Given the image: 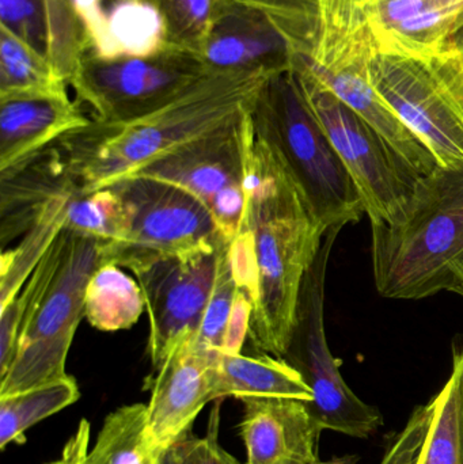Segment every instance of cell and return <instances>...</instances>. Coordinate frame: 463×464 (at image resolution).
<instances>
[{"label":"cell","instance_id":"obj_1","mask_svg":"<svg viewBox=\"0 0 463 464\" xmlns=\"http://www.w3.org/2000/svg\"><path fill=\"white\" fill-rule=\"evenodd\" d=\"M325 232L276 152L253 127L246 209L231 240V256L236 280L252 299L247 338L257 353L285 357L302 284Z\"/></svg>","mask_w":463,"mask_h":464},{"label":"cell","instance_id":"obj_2","mask_svg":"<svg viewBox=\"0 0 463 464\" xmlns=\"http://www.w3.org/2000/svg\"><path fill=\"white\" fill-rule=\"evenodd\" d=\"M271 73L215 72L165 108L132 121H92L54 147L81 195L132 176L249 111Z\"/></svg>","mask_w":463,"mask_h":464},{"label":"cell","instance_id":"obj_3","mask_svg":"<svg viewBox=\"0 0 463 464\" xmlns=\"http://www.w3.org/2000/svg\"><path fill=\"white\" fill-rule=\"evenodd\" d=\"M102 243L63 228L15 299L0 308V398L65 378Z\"/></svg>","mask_w":463,"mask_h":464},{"label":"cell","instance_id":"obj_4","mask_svg":"<svg viewBox=\"0 0 463 464\" xmlns=\"http://www.w3.org/2000/svg\"><path fill=\"white\" fill-rule=\"evenodd\" d=\"M372 275L378 294L421 300L449 291L463 261V166L420 177L402 214L371 225Z\"/></svg>","mask_w":463,"mask_h":464},{"label":"cell","instance_id":"obj_5","mask_svg":"<svg viewBox=\"0 0 463 464\" xmlns=\"http://www.w3.org/2000/svg\"><path fill=\"white\" fill-rule=\"evenodd\" d=\"M250 114L258 138L276 152L323 231L362 219L366 212L358 188L310 111L293 68L266 79Z\"/></svg>","mask_w":463,"mask_h":464},{"label":"cell","instance_id":"obj_6","mask_svg":"<svg viewBox=\"0 0 463 464\" xmlns=\"http://www.w3.org/2000/svg\"><path fill=\"white\" fill-rule=\"evenodd\" d=\"M370 78L440 168L463 166V54L399 53L374 46Z\"/></svg>","mask_w":463,"mask_h":464},{"label":"cell","instance_id":"obj_7","mask_svg":"<svg viewBox=\"0 0 463 464\" xmlns=\"http://www.w3.org/2000/svg\"><path fill=\"white\" fill-rule=\"evenodd\" d=\"M342 226L329 228L312 266L304 276L296 307L295 324L283 359L301 373L313 392L306 402L313 419L323 430L366 439L383 425L377 408L367 405L345 383L332 354L325 332V283L332 248Z\"/></svg>","mask_w":463,"mask_h":464},{"label":"cell","instance_id":"obj_8","mask_svg":"<svg viewBox=\"0 0 463 464\" xmlns=\"http://www.w3.org/2000/svg\"><path fill=\"white\" fill-rule=\"evenodd\" d=\"M293 70L310 111L358 188L370 225L394 222L423 176L296 59Z\"/></svg>","mask_w":463,"mask_h":464},{"label":"cell","instance_id":"obj_9","mask_svg":"<svg viewBox=\"0 0 463 464\" xmlns=\"http://www.w3.org/2000/svg\"><path fill=\"white\" fill-rule=\"evenodd\" d=\"M108 187L124 206L127 239L114 247L102 246V264L130 269L157 256L215 247L226 237L206 204L177 185L130 176Z\"/></svg>","mask_w":463,"mask_h":464},{"label":"cell","instance_id":"obj_10","mask_svg":"<svg viewBox=\"0 0 463 464\" xmlns=\"http://www.w3.org/2000/svg\"><path fill=\"white\" fill-rule=\"evenodd\" d=\"M252 108L132 176L162 179L192 193L211 211L223 237L233 240L246 209Z\"/></svg>","mask_w":463,"mask_h":464},{"label":"cell","instance_id":"obj_11","mask_svg":"<svg viewBox=\"0 0 463 464\" xmlns=\"http://www.w3.org/2000/svg\"><path fill=\"white\" fill-rule=\"evenodd\" d=\"M225 240L215 247L157 256L130 267L146 302L149 354L154 371L181 341L198 334Z\"/></svg>","mask_w":463,"mask_h":464},{"label":"cell","instance_id":"obj_12","mask_svg":"<svg viewBox=\"0 0 463 464\" xmlns=\"http://www.w3.org/2000/svg\"><path fill=\"white\" fill-rule=\"evenodd\" d=\"M211 72L195 63L170 59H125L83 68L75 76L82 100L95 121H132L165 108Z\"/></svg>","mask_w":463,"mask_h":464},{"label":"cell","instance_id":"obj_13","mask_svg":"<svg viewBox=\"0 0 463 464\" xmlns=\"http://www.w3.org/2000/svg\"><path fill=\"white\" fill-rule=\"evenodd\" d=\"M372 51L374 43H369L337 52L325 59L315 60L304 52H299L295 59L348 108L370 122L420 176H427L439 165L375 90L370 78Z\"/></svg>","mask_w":463,"mask_h":464},{"label":"cell","instance_id":"obj_14","mask_svg":"<svg viewBox=\"0 0 463 464\" xmlns=\"http://www.w3.org/2000/svg\"><path fill=\"white\" fill-rule=\"evenodd\" d=\"M215 351L185 338L154 371L147 427L160 452L189 435L196 417L212 401V359Z\"/></svg>","mask_w":463,"mask_h":464},{"label":"cell","instance_id":"obj_15","mask_svg":"<svg viewBox=\"0 0 463 464\" xmlns=\"http://www.w3.org/2000/svg\"><path fill=\"white\" fill-rule=\"evenodd\" d=\"M239 436L245 464H314L323 428L306 402L290 398H245Z\"/></svg>","mask_w":463,"mask_h":464},{"label":"cell","instance_id":"obj_16","mask_svg":"<svg viewBox=\"0 0 463 464\" xmlns=\"http://www.w3.org/2000/svg\"><path fill=\"white\" fill-rule=\"evenodd\" d=\"M90 122L67 94L0 97V176L18 170Z\"/></svg>","mask_w":463,"mask_h":464},{"label":"cell","instance_id":"obj_17","mask_svg":"<svg viewBox=\"0 0 463 464\" xmlns=\"http://www.w3.org/2000/svg\"><path fill=\"white\" fill-rule=\"evenodd\" d=\"M463 22V0H374L371 33L380 51L432 54Z\"/></svg>","mask_w":463,"mask_h":464},{"label":"cell","instance_id":"obj_18","mask_svg":"<svg viewBox=\"0 0 463 464\" xmlns=\"http://www.w3.org/2000/svg\"><path fill=\"white\" fill-rule=\"evenodd\" d=\"M0 242L24 235L60 196L78 193L56 147L33 158L7 176H0Z\"/></svg>","mask_w":463,"mask_h":464},{"label":"cell","instance_id":"obj_19","mask_svg":"<svg viewBox=\"0 0 463 464\" xmlns=\"http://www.w3.org/2000/svg\"><path fill=\"white\" fill-rule=\"evenodd\" d=\"M233 397L290 398L310 402L313 392L301 373L285 359L258 353L244 356L215 351L212 359V401Z\"/></svg>","mask_w":463,"mask_h":464},{"label":"cell","instance_id":"obj_20","mask_svg":"<svg viewBox=\"0 0 463 464\" xmlns=\"http://www.w3.org/2000/svg\"><path fill=\"white\" fill-rule=\"evenodd\" d=\"M103 62L119 56L146 59L157 53L165 37V19L151 3L119 0L108 13L84 19Z\"/></svg>","mask_w":463,"mask_h":464},{"label":"cell","instance_id":"obj_21","mask_svg":"<svg viewBox=\"0 0 463 464\" xmlns=\"http://www.w3.org/2000/svg\"><path fill=\"white\" fill-rule=\"evenodd\" d=\"M250 315L252 299L236 280L231 240L226 239L220 248L214 289L195 335L196 345L207 351L241 353L249 335Z\"/></svg>","mask_w":463,"mask_h":464},{"label":"cell","instance_id":"obj_22","mask_svg":"<svg viewBox=\"0 0 463 464\" xmlns=\"http://www.w3.org/2000/svg\"><path fill=\"white\" fill-rule=\"evenodd\" d=\"M146 310L143 291L135 277L116 264H102L87 284L84 319L100 332L128 330Z\"/></svg>","mask_w":463,"mask_h":464},{"label":"cell","instance_id":"obj_23","mask_svg":"<svg viewBox=\"0 0 463 464\" xmlns=\"http://www.w3.org/2000/svg\"><path fill=\"white\" fill-rule=\"evenodd\" d=\"M160 457L149 436L147 405L132 403L106 416L83 464H160Z\"/></svg>","mask_w":463,"mask_h":464},{"label":"cell","instance_id":"obj_24","mask_svg":"<svg viewBox=\"0 0 463 464\" xmlns=\"http://www.w3.org/2000/svg\"><path fill=\"white\" fill-rule=\"evenodd\" d=\"M374 0H313L314 33L304 53L323 59L336 52L374 43L371 11Z\"/></svg>","mask_w":463,"mask_h":464},{"label":"cell","instance_id":"obj_25","mask_svg":"<svg viewBox=\"0 0 463 464\" xmlns=\"http://www.w3.org/2000/svg\"><path fill=\"white\" fill-rule=\"evenodd\" d=\"M81 397L72 376L0 398V449L11 443L24 444V433L33 425L73 405Z\"/></svg>","mask_w":463,"mask_h":464},{"label":"cell","instance_id":"obj_26","mask_svg":"<svg viewBox=\"0 0 463 464\" xmlns=\"http://www.w3.org/2000/svg\"><path fill=\"white\" fill-rule=\"evenodd\" d=\"M70 195L60 196L43 212V217L24 235L21 245L3 251L0 270V308L15 299L35 266L64 226L65 208Z\"/></svg>","mask_w":463,"mask_h":464},{"label":"cell","instance_id":"obj_27","mask_svg":"<svg viewBox=\"0 0 463 464\" xmlns=\"http://www.w3.org/2000/svg\"><path fill=\"white\" fill-rule=\"evenodd\" d=\"M64 79L10 30L0 38V97L65 94Z\"/></svg>","mask_w":463,"mask_h":464},{"label":"cell","instance_id":"obj_28","mask_svg":"<svg viewBox=\"0 0 463 464\" xmlns=\"http://www.w3.org/2000/svg\"><path fill=\"white\" fill-rule=\"evenodd\" d=\"M63 228L97 239L103 247H114L127 239L124 206L109 187L86 195L73 193L65 208Z\"/></svg>","mask_w":463,"mask_h":464},{"label":"cell","instance_id":"obj_29","mask_svg":"<svg viewBox=\"0 0 463 464\" xmlns=\"http://www.w3.org/2000/svg\"><path fill=\"white\" fill-rule=\"evenodd\" d=\"M434 416L420 464H462L456 376L432 398Z\"/></svg>","mask_w":463,"mask_h":464},{"label":"cell","instance_id":"obj_30","mask_svg":"<svg viewBox=\"0 0 463 464\" xmlns=\"http://www.w3.org/2000/svg\"><path fill=\"white\" fill-rule=\"evenodd\" d=\"M434 405L419 406L410 414L407 425L389 444L380 464H420L427 436L431 428Z\"/></svg>","mask_w":463,"mask_h":464},{"label":"cell","instance_id":"obj_31","mask_svg":"<svg viewBox=\"0 0 463 464\" xmlns=\"http://www.w3.org/2000/svg\"><path fill=\"white\" fill-rule=\"evenodd\" d=\"M219 406L211 417L209 436L206 439H188L185 436L162 452L160 464H239L219 446Z\"/></svg>","mask_w":463,"mask_h":464},{"label":"cell","instance_id":"obj_32","mask_svg":"<svg viewBox=\"0 0 463 464\" xmlns=\"http://www.w3.org/2000/svg\"><path fill=\"white\" fill-rule=\"evenodd\" d=\"M2 27L10 30L33 51H43V18L38 0H0Z\"/></svg>","mask_w":463,"mask_h":464},{"label":"cell","instance_id":"obj_33","mask_svg":"<svg viewBox=\"0 0 463 464\" xmlns=\"http://www.w3.org/2000/svg\"><path fill=\"white\" fill-rule=\"evenodd\" d=\"M171 7L177 21L196 32L207 26L211 15L212 0H171Z\"/></svg>","mask_w":463,"mask_h":464},{"label":"cell","instance_id":"obj_34","mask_svg":"<svg viewBox=\"0 0 463 464\" xmlns=\"http://www.w3.org/2000/svg\"><path fill=\"white\" fill-rule=\"evenodd\" d=\"M90 433H92V425L87 420H82L73 435L65 443L62 455L53 462L46 464H83L84 458L90 450Z\"/></svg>","mask_w":463,"mask_h":464},{"label":"cell","instance_id":"obj_35","mask_svg":"<svg viewBox=\"0 0 463 464\" xmlns=\"http://www.w3.org/2000/svg\"><path fill=\"white\" fill-rule=\"evenodd\" d=\"M457 381V395H458V427L459 441H461V454L463 464V345L454 349L453 371Z\"/></svg>","mask_w":463,"mask_h":464},{"label":"cell","instance_id":"obj_36","mask_svg":"<svg viewBox=\"0 0 463 464\" xmlns=\"http://www.w3.org/2000/svg\"><path fill=\"white\" fill-rule=\"evenodd\" d=\"M72 3L73 7L83 19L101 10L100 0H72Z\"/></svg>","mask_w":463,"mask_h":464},{"label":"cell","instance_id":"obj_37","mask_svg":"<svg viewBox=\"0 0 463 464\" xmlns=\"http://www.w3.org/2000/svg\"><path fill=\"white\" fill-rule=\"evenodd\" d=\"M445 51L463 54V22L449 38L448 43H446Z\"/></svg>","mask_w":463,"mask_h":464},{"label":"cell","instance_id":"obj_38","mask_svg":"<svg viewBox=\"0 0 463 464\" xmlns=\"http://www.w3.org/2000/svg\"><path fill=\"white\" fill-rule=\"evenodd\" d=\"M449 291L454 292V294L459 295V296L463 297V261L459 262V264L453 269Z\"/></svg>","mask_w":463,"mask_h":464},{"label":"cell","instance_id":"obj_39","mask_svg":"<svg viewBox=\"0 0 463 464\" xmlns=\"http://www.w3.org/2000/svg\"><path fill=\"white\" fill-rule=\"evenodd\" d=\"M358 462L359 458L355 457V455H345V457L333 458V459L326 460V462L318 460L314 464H358Z\"/></svg>","mask_w":463,"mask_h":464}]
</instances>
